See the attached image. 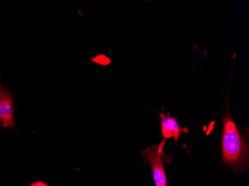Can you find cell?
<instances>
[{"label": "cell", "mask_w": 249, "mask_h": 186, "mask_svg": "<svg viewBox=\"0 0 249 186\" xmlns=\"http://www.w3.org/2000/svg\"><path fill=\"white\" fill-rule=\"evenodd\" d=\"M223 118L222 139V162L236 170H247L249 146L233 121L229 107Z\"/></svg>", "instance_id": "1"}, {"label": "cell", "mask_w": 249, "mask_h": 186, "mask_svg": "<svg viewBox=\"0 0 249 186\" xmlns=\"http://www.w3.org/2000/svg\"><path fill=\"white\" fill-rule=\"evenodd\" d=\"M141 155L144 162H148L152 166L155 186H167L165 165L171 162V157L163 153V150L158 149L156 145L142 151Z\"/></svg>", "instance_id": "2"}, {"label": "cell", "mask_w": 249, "mask_h": 186, "mask_svg": "<svg viewBox=\"0 0 249 186\" xmlns=\"http://www.w3.org/2000/svg\"><path fill=\"white\" fill-rule=\"evenodd\" d=\"M0 123L4 128L13 127L14 120L13 99L10 92L0 83Z\"/></svg>", "instance_id": "3"}, {"label": "cell", "mask_w": 249, "mask_h": 186, "mask_svg": "<svg viewBox=\"0 0 249 186\" xmlns=\"http://www.w3.org/2000/svg\"><path fill=\"white\" fill-rule=\"evenodd\" d=\"M160 117L161 118V132L165 140L173 138L176 142H178L181 134L189 132L187 128H181L177 120L169 113L166 115L161 113Z\"/></svg>", "instance_id": "4"}, {"label": "cell", "mask_w": 249, "mask_h": 186, "mask_svg": "<svg viewBox=\"0 0 249 186\" xmlns=\"http://www.w3.org/2000/svg\"><path fill=\"white\" fill-rule=\"evenodd\" d=\"M31 186H49L45 183H42V182L37 181L36 183H32Z\"/></svg>", "instance_id": "5"}]
</instances>
